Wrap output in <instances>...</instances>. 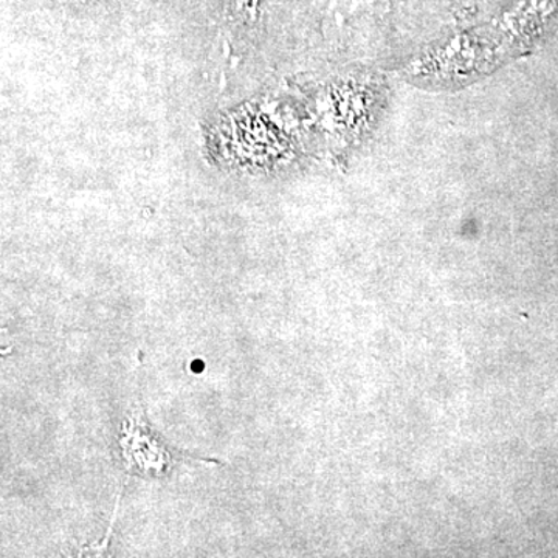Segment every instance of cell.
Wrapping results in <instances>:
<instances>
[{
  "label": "cell",
  "instance_id": "cell-1",
  "mask_svg": "<svg viewBox=\"0 0 558 558\" xmlns=\"http://www.w3.org/2000/svg\"><path fill=\"white\" fill-rule=\"evenodd\" d=\"M120 446L131 473L159 476L171 468L172 453L146 424L143 411H135L124 422Z\"/></svg>",
  "mask_w": 558,
  "mask_h": 558
}]
</instances>
